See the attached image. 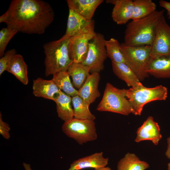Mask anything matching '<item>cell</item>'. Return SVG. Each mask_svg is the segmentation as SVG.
I'll list each match as a JSON object with an SVG mask.
<instances>
[{"label":"cell","instance_id":"obj_2","mask_svg":"<svg viewBox=\"0 0 170 170\" xmlns=\"http://www.w3.org/2000/svg\"><path fill=\"white\" fill-rule=\"evenodd\" d=\"M164 10H156L149 15L128 23L125 31L124 42L132 46H151L157 25L164 16Z\"/></svg>","mask_w":170,"mask_h":170},{"label":"cell","instance_id":"obj_34","mask_svg":"<svg viewBox=\"0 0 170 170\" xmlns=\"http://www.w3.org/2000/svg\"><path fill=\"white\" fill-rule=\"evenodd\" d=\"M94 170H112V169L108 167H104L96 168L94 169Z\"/></svg>","mask_w":170,"mask_h":170},{"label":"cell","instance_id":"obj_23","mask_svg":"<svg viewBox=\"0 0 170 170\" xmlns=\"http://www.w3.org/2000/svg\"><path fill=\"white\" fill-rule=\"evenodd\" d=\"M149 166V164L140 160L134 154L128 152L118 161L117 170H145Z\"/></svg>","mask_w":170,"mask_h":170},{"label":"cell","instance_id":"obj_13","mask_svg":"<svg viewBox=\"0 0 170 170\" xmlns=\"http://www.w3.org/2000/svg\"><path fill=\"white\" fill-rule=\"evenodd\" d=\"M100 78L99 73H92L81 88L78 90V95L89 105L100 96L98 89Z\"/></svg>","mask_w":170,"mask_h":170},{"label":"cell","instance_id":"obj_15","mask_svg":"<svg viewBox=\"0 0 170 170\" xmlns=\"http://www.w3.org/2000/svg\"><path fill=\"white\" fill-rule=\"evenodd\" d=\"M103 0H67L69 9H71L85 19L91 20L98 6Z\"/></svg>","mask_w":170,"mask_h":170},{"label":"cell","instance_id":"obj_35","mask_svg":"<svg viewBox=\"0 0 170 170\" xmlns=\"http://www.w3.org/2000/svg\"><path fill=\"white\" fill-rule=\"evenodd\" d=\"M167 170H170V162L167 164Z\"/></svg>","mask_w":170,"mask_h":170},{"label":"cell","instance_id":"obj_24","mask_svg":"<svg viewBox=\"0 0 170 170\" xmlns=\"http://www.w3.org/2000/svg\"><path fill=\"white\" fill-rule=\"evenodd\" d=\"M53 75L52 79L60 90L72 97L78 95V90L71 83L67 71H60Z\"/></svg>","mask_w":170,"mask_h":170},{"label":"cell","instance_id":"obj_1","mask_svg":"<svg viewBox=\"0 0 170 170\" xmlns=\"http://www.w3.org/2000/svg\"><path fill=\"white\" fill-rule=\"evenodd\" d=\"M54 14L48 2L41 0H13L0 17V23L17 31L27 34L43 33L52 23Z\"/></svg>","mask_w":170,"mask_h":170},{"label":"cell","instance_id":"obj_18","mask_svg":"<svg viewBox=\"0 0 170 170\" xmlns=\"http://www.w3.org/2000/svg\"><path fill=\"white\" fill-rule=\"evenodd\" d=\"M54 101L59 118L65 122L74 118L73 110L71 105L72 97L60 90Z\"/></svg>","mask_w":170,"mask_h":170},{"label":"cell","instance_id":"obj_29","mask_svg":"<svg viewBox=\"0 0 170 170\" xmlns=\"http://www.w3.org/2000/svg\"><path fill=\"white\" fill-rule=\"evenodd\" d=\"M17 52L15 49L8 50L0 59V75L6 71L7 67Z\"/></svg>","mask_w":170,"mask_h":170},{"label":"cell","instance_id":"obj_11","mask_svg":"<svg viewBox=\"0 0 170 170\" xmlns=\"http://www.w3.org/2000/svg\"><path fill=\"white\" fill-rule=\"evenodd\" d=\"M106 2L114 5L111 17L118 25L126 24L132 19L133 13V1L132 0H107Z\"/></svg>","mask_w":170,"mask_h":170},{"label":"cell","instance_id":"obj_17","mask_svg":"<svg viewBox=\"0 0 170 170\" xmlns=\"http://www.w3.org/2000/svg\"><path fill=\"white\" fill-rule=\"evenodd\" d=\"M147 72L156 78H170V56L150 59Z\"/></svg>","mask_w":170,"mask_h":170},{"label":"cell","instance_id":"obj_21","mask_svg":"<svg viewBox=\"0 0 170 170\" xmlns=\"http://www.w3.org/2000/svg\"><path fill=\"white\" fill-rule=\"evenodd\" d=\"M67 71L72 78L73 86L79 90L89 75L90 69L82 63L73 62L69 66Z\"/></svg>","mask_w":170,"mask_h":170},{"label":"cell","instance_id":"obj_9","mask_svg":"<svg viewBox=\"0 0 170 170\" xmlns=\"http://www.w3.org/2000/svg\"><path fill=\"white\" fill-rule=\"evenodd\" d=\"M94 28V23L93 20L83 30L71 37L69 50L70 56L73 62L82 63L85 60L89 42L96 32Z\"/></svg>","mask_w":170,"mask_h":170},{"label":"cell","instance_id":"obj_3","mask_svg":"<svg viewBox=\"0 0 170 170\" xmlns=\"http://www.w3.org/2000/svg\"><path fill=\"white\" fill-rule=\"evenodd\" d=\"M71 37L65 34L60 39L48 42L43 46L45 55V75L67 71L73 63L70 55L69 44Z\"/></svg>","mask_w":170,"mask_h":170},{"label":"cell","instance_id":"obj_16","mask_svg":"<svg viewBox=\"0 0 170 170\" xmlns=\"http://www.w3.org/2000/svg\"><path fill=\"white\" fill-rule=\"evenodd\" d=\"M33 93L36 97L54 101L60 90L53 80H46L38 77L33 80Z\"/></svg>","mask_w":170,"mask_h":170},{"label":"cell","instance_id":"obj_31","mask_svg":"<svg viewBox=\"0 0 170 170\" xmlns=\"http://www.w3.org/2000/svg\"><path fill=\"white\" fill-rule=\"evenodd\" d=\"M160 6L164 8L167 10V18L170 19V2L163 0H160L159 1Z\"/></svg>","mask_w":170,"mask_h":170},{"label":"cell","instance_id":"obj_8","mask_svg":"<svg viewBox=\"0 0 170 170\" xmlns=\"http://www.w3.org/2000/svg\"><path fill=\"white\" fill-rule=\"evenodd\" d=\"M104 35L95 32L90 40L86 58L82 63L88 66L90 72L99 73L104 69V62L107 57Z\"/></svg>","mask_w":170,"mask_h":170},{"label":"cell","instance_id":"obj_26","mask_svg":"<svg viewBox=\"0 0 170 170\" xmlns=\"http://www.w3.org/2000/svg\"><path fill=\"white\" fill-rule=\"evenodd\" d=\"M133 5L132 20L147 16L156 10V4L151 0H134Z\"/></svg>","mask_w":170,"mask_h":170},{"label":"cell","instance_id":"obj_14","mask_svg":"<svg viewBox=\"0 0 170 170\" xmlns=\"http://www.w3.org/2000/svg\"><path fill=\"white\" fill-rule=\"evenodd\" d=\"M109 159L104 156L103 152H96L74 161L67 170H81L106 167Z\"/></svg>","mask_w":170,"mask_h":170},{"label":"cell","instance_id":"obj_19","mask_svg":"<svg viewBox=\"0 0 170 170\" xmlns=\"http://www.w3.org/2000/svg\"><path fill=\"white\" fill-rule=\"evenodd\" d=\"M6 71L13 75L24 85L28 84L27 66L20 54H16L14 56Z\"/></svg>","mask_w":170,"mask_h":170},{"label":"cell","instance_id":"obj_22","mask_svg":"<svg viewBox=\"0 0 170 170\" xmlns=\"http://www.w3.org/2000/svg\"><path fill=\"white\" fill-rule=\"evenodd\" d=\"M112 65L115 75L124 81L128 86L135 87L140 82L135 74L125 63L112 62Z\"/></svg>","mask_w":170,"mask_h":170},{"label":"cell","instance_id":"obj_28","mask_svg":"<svg viewBox=\"0 0 170 170\" xmlns=\"http://www.w3.org/2000/svg\"><path fill=\"white\" fill-rule=\"evenodd\" d=\"M18 32L8 27L0 31V56L2 57L8 43Z\"/></svg>","mask_w":170,"mask_h":170},{"label":"cell","instance_id":"obj_25","mask_svg":"<svg viewBox=\"0 0 170 170\" xmlns=\"http://www.w3.org/2000/svg\"><path fill=\"white\" fill-rule=\"evenodd\" d=\"M74 118L82 120L94 121L95 116L89 110V105L78 95L72 97Z\"/></svg>","mask_w":170,"mask_h":170},{"label":"cell","instance_id":"obj_5","mask_svg":"<svg viewBox=\"0 0 170 170\" xmlns=\"http://www.w3.org/2000/svg\"><path fill=\"white\" fill-rule=\"evenodd\" d=\"M127 89L116 88L109 82L106 83L102 99L97 110L109 111L127 116L134 112L126 97Z\"/></svg>","mask_w":170,"mask_h":170},{"label":"cell","instance_id":"obj_32","mask_svg":"<svg viewBox=\"0 0 170 170\" xmlns=\"http://www.w3.org/2000/svg\"><path fill=\"white\" fill-rule=\"evenodd\" d=\"M167 148L165 152L166 157L170 159V136L167 139Z\"/></svg>","mask_w":170,"mask_h":170},{"label":"cell","instance_id":"obj_7","mask_svg":"<svg viewBox=\"0 0 170 170\" xmlns=\"http://www.w3.org/2000/svg\"><path fill=\"white\" fill-rule=\"evenodd\" d=\"M63 133L80 145L94 141L97 138L94 121L73 118L64 122L62 127Z\"/></svg>","mask_w":170,"mask_h":170},{"label":"cell","instance_id":"obj_12","mask_svg":"<svg viewBox=\"0 0 170 170\" xmlns=\"http://www.w3.org/2000/svg\"><path fill=\"white\" fill-rule=\"evenodd\" d=\"M136 134L135 139L136 142L150 140L156 145L158 144L162 138L160 127L151 116H149L138 129Z\"/></svg>","mask_w":170,"mask_h":170},{"label":"cell","instance_id":"obj_27","mask_svg":"<svg viewBox=\"0 0 170 170\" xmlns=\"http://www.w3.org/2000/svg\"><path fill=\"white\" fill-rule=\"evenodd\" d=\"M107 57L109 58L112 62L120 63H125L123 55L120 50V45L118 41L113 38L109 40H105Z\"/></svg>","mask_w":170,"mask_h":170},{"label":"cell","instance_id":"obj_6","mask_svg":"<svg viewBox=\"0 0 170 170\" xmlns=\"http://www.w3.org/2000/svg\"><path fill=\"white\" fill-rule=\"evenodd\" d=\"M151 46L150 45L132 46L123 42L120 50L125 63L135 74L140 81L149 76L147 67L150 59Z\"/></svg>","mask_w":170,"mask_h":170},{"label":"cell","instance_id":"obj_4","mask_svg":"<svg viewBox=\"0 0 170 170\" xmlns=\"http://www.w3.org/2000/svg\"><path fill=\"white\" fill-rule=\"evenodd\" d=\"M166 87L159 85L149 88L140 82L136 86L127 89L126 97L133 110L135 115H140L146 104L158 100H165L167 97Z\"/></svg>","mask_w":170,"mask_h":170},{"label":"cell","instance_id":"obj_30","mask_svg":"<svg viewBox=\"0 0 170 170\" xmlns=\"http://www.w3.org/2000/svg\"><path fill=\"white\" fill-rule=\"evenodd\" d=\"M9 125L3 121L1 112L0 113V134L5 139H8L10 137Z\"/></svg>","mask_w":170,"mask_h":170},{"label":"cell","instance_id":"obj_10","mask_svg":"<svg viewBox=\"0 0 170 170\" xmlns=\"http://www.w3.org/2000/svg\"><path fill=\"white\" fill-rule=\"evenodd\" d=\"M151 46L150 59L170 56V26L167 22L164 15L157 25Z\"/></svg>","mask_w":170,"mask_h":170},{"label":"cell","instance_id":"obj_33","mask_svg":"<svg viewBox=\"0 0 170 170\" xmlns=\"http://www.w3.org/2000/svg\"><path fill=\"white\" fill-rule=\"evenodd\" d=\"M23 165L25 170H32L30 164L24 162Z\"/></svg>","mask_w":170,"mask_h":170},{"label":"cell","instance_id":"obj_20","mask_svg":"<svg viewBox=\"0 0 170 170\" xmlns=\"http://www.w3.org/2000/svg\"><path fill=\"white\" fill-rule=\"evenodd\" d=\"M92 20H88L73 10L69 9L65 34L70 37L74 36L85 29Z\"/></svg>","mask_w":170,"mask_h":170}]
</instances>
